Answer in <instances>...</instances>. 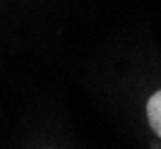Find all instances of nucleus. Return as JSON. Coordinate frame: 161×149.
<instances>
[{"mask_svg":"<svg viewBox=\"0 0 161 149\" xmlns=\"http://www.w3.org/2000/svg\"><path fill=\"white\" fill-rule=\"evenodd\" d=\"M147 120L149 128L156 132V137H161V89H156L147 101Z\"/></svg>","mask_w":161,"mask_h":149,"instance_id":"nucleus-1","label":"nucleus"}]
</instances>
